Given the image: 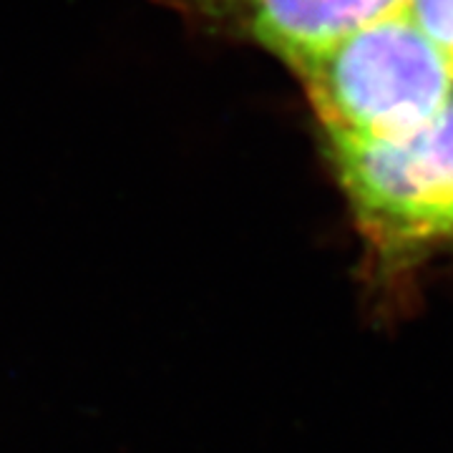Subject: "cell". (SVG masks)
I'll return each instance as SVG.
<instances>
[{"label":"cell","instance_id":"6da1fadb","mask_svg":"<svg viewBox=\"0 0 453 453\" xmlns=\"http://www.w3.org/2000/svg\"><path fill=\"white\" fill-rule=\"evenodd\" d=\"M189 28L273 53L288 71L388 13L398 0H157Z\"/></svg>","mask_w":453,"mask_h":453}]
</instances>
